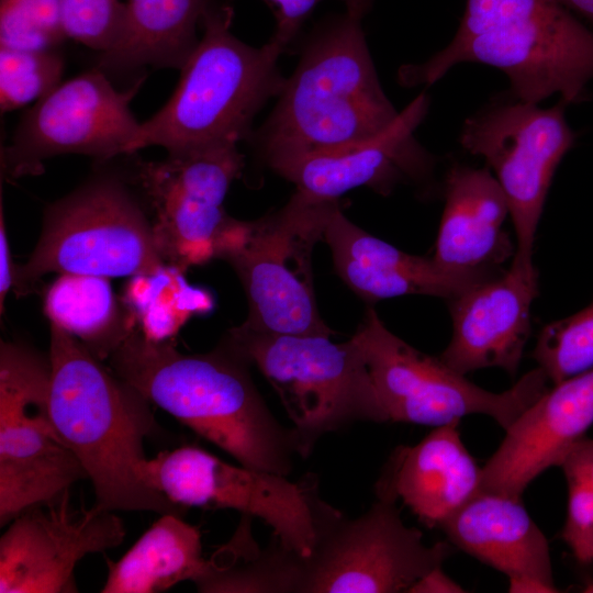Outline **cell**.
Instances as JSON below:
<instances>
[{
    "label": "cell",
    "mask_w": 593,
    "mask_h": 593,
    "mask_svg": "<svg viewBox=\"0 0 593 593\" xmlns=\"http://www.w3.org/2000/svg\"><path fill=\"white\" fill-rule=\"evenodd\" d=\"M65 58L59 48L0 47V110H16L60 85Z\"/></svg>",
    "instance_id": "cell-30"
},
{
    "label": "cell",
    "mask_w": 593,
    "mask_h": 593,
    "mask_svg": "<svg viewBox=\"0 0 593 593\" xmlns=\"http://www.w3.org/2000/svg\"><path fill=\"white\" fill-rule=\"evenodd\" d=\"M593 425V368L555 383L505 430L482 467L480 491L521 497L550 467H560Z\"/></svg>",
    "instance_id": "cell-18"
},
{
    "label": "cell",
    "mask_w": 593,
    "mask_h": 593,
    "mask_svg": "<svg viewBox=\"0 0 593 593\" xmlns=\"http://www.w3.org/2000/svg\"><path fill=\"white\" fill-rule=\"evenodd\" d=\"M68 38L99 54L116 42L123 25L125 3L119 0H61Z\"/></svg>",
    "instance_id": "cell-32"
},
{
    "label": "cell",
    "mask_w": 593,
    "mask_h": 593,
    "mask_svg": "<svg viewBox=\"0 0 593 593\" xmlns=\"http://www.w3.org/2000/svg\"><path fill=\"white\" fill-rule=\"evenodd\" d=\"M67 38L61 0H0V47L59 48Z\"/></svg>",
    "instance_id": "cell-31"
},
{
    "label": "cell",
    "mask_w": 593,
    "mask_h": 593,
    "mask_svg": "<svg viewBox=\"0 0 593 593\" xmlns=\"http://www.w3.org/2000/svg\"><path fill=\"white\" fill-rule=\"evenodd\" d=\"M9 524L0 538V593L77 592L78 562L125 537L113 512L94 505L74 510L69 490L24 510Z\"/></svg>",
    "instance_id": "cell-16"
},
{
    "label": "cell",
    "mask_w": 593,
    "mask_h": 593,
    "mask_svg": "<svg viewBox=\"0 0 593 593\" xmlns=\"http://www.w3.org/2000/svg\"><path fill=\"white\" fill-rule=\"evenodd\" d=\"M445 206L433 258L459 272H492L513 253L503 224L510 208L492 171L452 165L445 178Z\"/></svg>",
    "instance_id": "cell-22"
},
{
    "label": "cell",
    "mask_w": 593,
    "mask_h": 593,
    "mask_svg": "<svg viewBox=\"0 0 593 593\" xmlns=\"http://www.w3.org/2000/svg\"><path fill=\"white\" fill-rule=\"evenodd\" d=\"M461 63L501 70L522 101L559 94L567 105L580 103L593 78V31L557 0H467L451 42L423 63L402 65L398 81L430 86Z\"/></svg>",
    "instance_id": "cell-4"
},
{
    "label": "cell",
    "mask_w": 593,
    "mask_h": 593,
    "mask_svg": "<svg viewBox=\"0 0 593 593\" xmlns=\"http://www.w3.org/2000/svg\"><path fill=\"white\" fill-rule=\"evenodd\" d=\"M206 558L200 530L180 515L167 513L118 561H107L102 593H156L183 581L194 582Z\"/></svg>",
    "instance_id": "cell-25"
},
{
    "label": "cell",
    "mask_w": 593,
    "mask_h": 593,
    "mask_svg": "<svg viewBox=\"0 0 593 593\" xmlns=\"http://www.w3.org/2000/svg\"><path fill=\"white\" fill-rule=\"evenodd\" d=\"M366 366L384 423L438 427L472 414L506 430L547 389L540 367L503 392L488 391L390 332L373 309L350 338Z\"/></svg>",
    "instance_id": "cell-9"
},
{
    "label": "cell",
    "mask_w": 593,
    "mask_h": 593,
    "mask_svg": "<svg viewBox=\"0 0 593 593\" xmlns=\"http://www.w3.org/2000/svg\"><path fill=\"white\" fill-rule=\"evenodd\" d=\"M537 294L538 273L511 266L448 300L452 336L439 357L461 374L500 368L515 377Z\"/></svg>",
    "instance_id": "cell-19"
},
{
    "label": "cell",
    "mask_w": 593,
    "mask_h": 593,
    "mask_svg": "<svg viewBox=\"0 0 593 593\" xmlns=\"http://www.w3.org/2000/svg\"><path fill=\"white\" fill-rule=\"evenodd\" d=\"M459 423L396 447L374 484L376 497L401 500L425 526L440 528L480 491L482 468L465 446Z\"/></svg>",
    "instance_id": "cell-21"
},
{
    "label": "cell",
    "mask_w": 593,
    "mask_h": 593,
    "mask_svg": "<svg viewBox=\"0 0 593 593\" xmlns=\"http://www.w3.org/2000/svg\"><path fill=\"white\" fill-rule=\"evenodd\" d=\"M428 105L427 94L421 93L391 126L366 142L345 150L282 160L270 168L296 191L320 201H338L359 187L388 194L396 184L419 181L432 172L433 156L414 136Z\"/></svg>",
    "instance_id": "cell-17"
},
{
    "label": "cell",
    "mask_w": 593,
    "mask_h": 593,
    "mask_svg": "<svg viewBox=\"0 0 593 593\" xmlns=\"http://www.w3.org/2000/svg\"><path fill=\"white\" fill-rule=\"evenodd\" d=\"M276 8V29L270 37L282 53L298 35L305 19L322 0H266ZM346 9L353 7L354 0H343Z\"/></svg>",
    "instance_id": "cell-34"
},
{
    "label": "cell",
    "mask_w": 593,
    "mask_h": 593,
    "mask_svg": "<svg viewBox=\"0 0 593 593\" xmlns=\"http://www.w3.org/2000/svg\"><path fill=\"white\" fill-rule=\"evenodd\" d=\"M182 272L165 265L154 273L132 277L126 286L125 307L152 340H167L190 317L206 313L213 305L211 295L188 284Z\"/></svg>",
    "instance_id": "cell-28"
},
{
    "label": "cell",
    "mask_w": 593,
    "mask_h": 593,
    "mask_svg": "<svg viewBox=\"0 0 593 593\" xmlns=\"http://www.w3.org/2000/svg\"><path fill=\"white\" fill-rule=\"evenodd\" d=\"M165 265L127 178L98 172L47 206L35 248L15 266L12 290L29 294L51 272L110 279L154 273Z\"/></svg>",
    "instance_id": "cell-7"
},
{
    "label": "cell",
    "mask_w": 593,
    "mask_h": 593,
    "mask_svg": "<svg viewBox=\"0 0 593 593\" xmlns=\"http://www.w3.org/2000/svg\"><path fill=\"white\" fill-rule=\"evenodd\" d=\"M336 272L367 302L411 294L450 300L493 272H459L407 254L349 221L338 206L325 230Z\"/></svg>",
    "instance_id": "cell-20"
},
{
    "label": "cell",
    "mask_w": 593,
    "mask_h": 593,
    "mask_svg": "<svg viewBox=\"0 0 593 593\" xmlns=\"http://www.w3.org/2000/svg\"><path fill=\"white\" fill-rule=\"evenodd\" d=\"M440 529L451 545L508 579L555 585L548 540L521 497L479 491Z\"/></svg>",
    "instance_id": "cell-23"
},
{
    "label": "cell",
    "mask_w": 593,
    "mask_h": 593,
    "mask_svg": "<svg viewBox=\"0 0 593 593\" xmlns=\"http://www.w3.org/2000/svg\"><path fill=\"white\" fill-rule=\"evenodd\" d=\"M51 363L21 343L0 344V525L49 502L87 474L49 412Z\"/></svg>",
    "instance_id": "cell-12"
},
{
    "label": "cell",
    "mask_w": 593,
    "mask_h": 593,
    "mask_svg": "<svg viewBox=\"0 0 593 593\" xmlns=\"http://www.w3.org/2000/svg\"><path fill=\"white\" fill-rule=\"evenodd\" d=\"M329 337L268 333L242 324L223 344L256 366L276 390L302 458L327 433L356 422L384 423L356 345Z\"/></svg>",
    "instance_id": "cell-8"
},
{
    "label": "cell",
    "mask_w": 593,
    "mask_h": 593,
    "mask_svg": "<svg viewBox=\"0 0 593 593\" xmlns=\"http://www.w3.org/2000/svg\"><path fill=\"white\" fill-rule=\"evenodd\" d=\"M584 592H589V593L593 592V583L590 584V585L584 590Z\"/></svg>",
    "instance_id": "cell-40"
},
{
    "label": "cell",
    "mask_w": 593,
    "mask_h": 593,
    "mask_svg": "<svg viewBox=\"0 0 593 593\" xmlns=\"http://www.w3.org/2000/svg\"><path fill=\"white\" fill-rule=\"evenodd\" d=\"M234 11L214 3L202 20V36L180 69L167 103L141 123L127 155L149 147L168 154L201 152L249 139L253 122L267 101L278 97L286 78L283 54L268 41L250 46L231 32Z\"/></svg>",
    "instance_id": "cell-5"
},
{
    "label": "cell",
    "mask_w": 593,
    "mask_h": 593,
    "mask_svg": "<svg viewBox=\"0 0 593 593\" xmlns=\"http://www.w3.org/2000/svg\"><path fill=\"white\" fill-rule=\"evenodd\" d=\"M215 0H128L114 45L97 68L127 74L142 67L181 69L200 38L197 29Z\"/></svg>",
    "instance_id": "cell-24"
},
{
    "label": "cell",
    "mask_w": 593,
    "mask_h": 593,
    "mask_svg": "<svg viewBox=\"0 0 593 593\" xmlns=\"http://www.w3.org/2000/svg\"><path fill=\"white\" fill-rule=\"evenodd\" d=\"M49 322L79 339L97 358L108 359L133 329L134 318L119 305L110 279L61 273L47 289Z\"/></svg>",
    "instance_id": "cell-26"
},
{
    "label": "cell",
    "mask_w": 593,
    "mask_h": 593,
    "mask_svg": "<svg viewBox=\"0 0 593 593\" xmlns=\"http://www.w3.org/2000/svg\"><path fill=\"white\" fill-rule=\"evenodd\" d=\"M561 100L550 108L508 93L468 116L459 134L461 147L482 157L502 187L516 236L511 266L536 272L534 244L555 172L578 134L566 119Z\"/></svg>",
    "instance_id": "cell-10"
},
{
    "label": "cell",
    "mask_w": 593,
    "mask_h": 593,
    "mask_svg": "<svg viewBox=\"0 0 593 593\" xmlns=\"http://www.w3.org/2000/svg\"><path fill=\"white\" fill-rule=\"evenodd\" d=\"M508 591L517 593H551L559 592L556 585H550L532 578L508 579Z\"/></svg>",
    "instance_id": "cell-37"
},
{
    "label": "cell",
    "mask_w": 593,
    "mask_h": 593,
    "mask_svg": "<svg viewBox=\"0 0 593 593\" xmlns=\"http://www.w3.org/2000/svg\"><path fill=\"white\" fill-rule=\"evenodd\" d=\"M533 357L552 384L593 368V303L547 324Z\"/></svg>",
    "instance_id": "cell-29"
},
{
    "label": "cell",
    "mask_w": 593,
    "mask_h": 593,
    "mask_svg": "<svg viewBox=\"0 0 593 593\" xmlns=\"http://www.w3.org/2000/svg\"><path fill=\"white\" fill-rule=\"evenodd\" d=\"M466 590L437 567L415 582L411 593H460Z\"/></svg>",
    "instance_id": "cell-36"
},
{
    "label": "cell",
    "mask_w": 593,
    "mask_h": 593,
    "mask_svg": "<svg viewBox=\"0 0 593 593\" xmlns=\"http://www.w3.org/2000/svg\"><path fill=\"white\" fill-rule=\"evenodd\" d=\"M251 518L242 515L233 537L206 559L194 584L206 593H296L300 556L277 538L261 549L253 538Z\"/></svg>",
    "instance_id": "cell-27"
},
{
    "label": "cell",
    "mask_w": 593,
    "mask_h": 593,
    "mask_svg": "<svg viewBox=\"0 0 593 593\" xmlns=\"http://www.w3.org/2000/svg\"><path fill=\"white\" fill-rule=\"evenodd\" d=\"M244 166L237 145L133 161L128 181L141 192L166 265L184 271L216 258L232 217L225 197Z\"/></svg>",
    "instance_id": "cell-14"
},
{
    "label": "cell",
    "mask_w": 593,
    "mask_h": 593,
    "mask_svg": "<svg viewBox=\"0 0 593 593\" xmlns=\"http://www.w3.org/2000/svg\"><path fill=\"white\" fill-rule=\"evenodd\" d=\"M372 3V0H354L353 7L346 10L349 14L362 19L368 12Z\"/></svg>",
    "instance_id": "cell-39"
},
{
    "label": "cell",
    "mask_w": 593,
    "mask_h": 593,
    "mask_svg": "<svg viewBox=\"0 0 593 593\" xmlns=\"http://www.w3.org/2000/svg\"><path fill=\"white\" fill-rule=\"evenodd\" d=\"M277 98L248 139L269 167L351 148L385 131L401 112L381 86L361 19L347 12L311 33Z\"/></svg>",
    "instance_id": "cell-2"
},
{
    "label": "cell",
    "mask_w": 593,
    "mask_h": 593,
    "mask_svg": "<svg viewBox=\"0 0 593 593\" xmlns=\"http://www.w3.org/2000/svg\"><path fill=\"white\" fill-rule=\"evenodd\" d=\"M356 518L318 499L317 539L300 559L298 593H398L454 552L450 542H424L423 533L404 524L396 502L378 499Z\"/></svg>",
    "instance_id": "cell-11"
},
{
    "label": "cell",
    "mask_w": 593,
    "mask_h": 593,
    "mask_svg": "<svg viewBox=\"0 0 593 593\" xmlns=\"http://www.w3.org/2000/svg\"><path fill=\"white\" fill-rule=\"evenodd\" d=\"M48 404L53 423L92 483L94 506L182 516L180 505L146 485L138 467L155 417L136 389L109 371L79 339L49 324Z\"/></svg>",
    "instance_id": "cell-3"
},
{
    "label": "cell",
    "mask_w": 593,
    "mask_h": 593,
    "mask_svg": "<svg viewBox=\"0 0 593 593\" xmlns=\"http://www.w3.org/2000/svg\"><path fill=\"white\" fill-rule=\"evenodd\" d=\"M15 265L12 261L5 220L3 214L2 194L0 199V313L3 314L4 301L13 289Z\"/></svg>",
    "instance_id": "cell-35"
},
{
    "label": "cell",
    "mask_w": 593,
    "mask_h": 593,
    "mask_svg": "<svg viewBox=\"0 0 593 593\" xmlns=\"http://www.w3.org/2000/svg\"><path fill=\"white\" fill-rule=\"evenodd\" d=\"M338 201L299 191L281 209L254 221L231 217L216 258L238 276L248 301L245 326L268 333L327 335L313 283L312 256Z\"/></svg>",
    "instance_id": "cell-6"
},
{
    "label": "cell",
    "mask_w": 593,
    "mask_h": 593,
    "mask_svg": "<svg viewBox=\"0 0 593 593\" xmlns=\"http://www.w3.org/2000/svg\"><path fill=\"white\" fill-rule=\"evenodd\" d=\"M143 81L120 91L96 67L57 86L23 113L1 147V178L40 175L44 160L65 154L100 163L127 155L141 126L130 103Z\"/></svg>",
    "instance_id": "cell-15"
},
{
    "label": "cell",
    "mask_w": 593,
    "mask_h": 593,
    "mask_svg": "<svg viewBox=\"0 0 593 593\" xmlns=\"http://www.w3.org/2000/svg\"><path fill=\"white\" fill-rule=\"evenodd\" d=\"M149 488L182 507L231 508L264 521L288 550L310 557L317 539V482L234 466L194 446L160 451L138 467Z\"/></svg>",
    "instance_id": "cell-13"
},
{
    "label": "cell",
    "mask_w": 593,
    "mask_h": 593,
    "mask_svg": "<svg viewBox=\"0 0 593 593\" xmlns=\"http://www.w3.org/2000/svg\"><path fill=\"white\" fill-rule=\"evenodd\" d=\"M568 484V513L562 538L574 558L593 562V483L578 470L562 466Z\"/></svg>",
    "instance_id": "cell-33"
},
{
    "label": "cell",
    "mask_w": 593,
    "mask_h": 593,
    "mask_svg": "<svg viewBox=\"0 0 593 593\" xmlns=\"http://www.w3.org/2000/svg\"><path fill=\"white\" fill-rule=\"evenodd\" d=\"M570 12H575L585 18L593 25V0H557Z\"/></svg>",
    "instance_id": "cell-38"
},
{
    "label": "cell",
    "mask_w": 593,
    "mask_h": 593,
    "mask_svg": "<svg viewBox=\"0 0 593 593\" xmlns=\"http://www.w3.org/2000/svg\"><path fill=\"white\" fill-rule=\"evenodd\" d=\"M112 371L150 403L217 446L239 465L289 475L293 434L272 415L248 363L222 345L187 355L134 328L108 358Z\"/></svg>",
    "instance_id": "cell-1"
}]
</instances>
